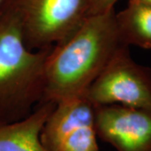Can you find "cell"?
Returning <instances> with one entry per match:
<instances>
[{"instance_id":"6da1fadb","label":"cell","mask_w":151,"mask_h":151,"mask_svg":"<svg viewBox=\"0 0 151 151\" xmlns=\"http://www.w3.org/2000/svg\"><path fill=\"white\" fill-rule=\"evenodd\" d=\"M121 45L114 9L88 15L70 37L51 49L43 102L56 104L84 96Z\"/></svg>"},{"instance_id":"7a4b0ae2","label":"cell","mask_w":151,"mask_h":151,"mask_svg":"<svg viewBox=\"0 0 151 151\" xmlns=\"http://www.w3.org/2000/svg\"><path fill=\"white\" fill-rule=\"evenodd\" d=\"M52 47L29 48L16 15L1 5L0 123L24 119L43 102L45 64Z\"/></svg>"},{"instance_id":"3957f363","label":"cell","mask_w":151,"mask_h":151,"mask_svg":"<svg viewBox=\"0 0 151 151\" xmlns=\"http://www.w3.org/2000/svg\"><path fill=\"white\" fill-rule=\"evenodd\" d=\"M91 0H4L19 23L23 37L31 50L63 42L88 16Z\"/></svg>"},{"instance_id":"277c9868","label":"cell","mask_w":151,"mask_h":151,"mask_svg":"<svg viewBox=\"0 0 151 151\" xmlns=\"http://www.w3.org/2000/svg\"><path fill=\"white\" fill-rule=\"evenodd\" d=\"M85 96L95 106L121 105L151 110V67L137 63L121 45Z\"/></svg>"},{"instance_id":"5b68a950","label":"cell","mask_w":151,"mask_h":151,"mask_svg":"<svg viewBox=\"0 0 151 151\" xmlns=\"http://www.w3.org/2000/svg\"><path fill=\"white\" fill-rule=\"evenodd\" d=\"M95 106L84 95L56 103L40 139L49 151H99Z\"/></svg>"},{"instance_id":"8992f818","label":"cell","mask_w":151,"mask_h":151,"mask_svg":"<svg viewBox=\"0 0 151 151\" xmlns=\"http://www.w3.org/2000/svg\"><path fill=\"white\" fill-rule=\"evenodd\" d=\"M95 125L97 138L116 151H151V110L97 106Z\"/></svg>"},{"instance_id":"52a82bcc","label":"cell","mask_w":151,"mask_h":151,"mask_svg":"<svg viewBox=\"0 0 151 151\" xmlns=\"http://www.w3.org/2000/svg\"><path fill=\"white\" fill-rule=\"evenodd\" d=\"M55 103L42 102L24 119L0 123V151H49L40 133Z\"/></svg>"},{"instance_id":"ba28073f","label":"cell","mask_w":151,"mask_h":151,"mask_svg":"<svg viewBox=\"0 0 151 151\" xmlns=\"http://www.w3.org/2000/svg\"><path fill=\"white\" fill-rule=\"evenodd\" d=\"M116 25L122 45L151 49V6L129 3L116 13Z\"/></svg>"},{"instance_id":"9c48e42d","label":"cell","mask_w":151,"mask_h":151,"mask_svg":"<svg viewBox=\"0 0 151 151\" xmlns=\"http://www.w3.org/2000/svg\"><path fill=\"white\" fill-rule=\"evenodd\" d=\"M119 0H91L88 15L102 14L114 9Z\"/></svg>"},{"instance_id":"30bf717a","label":"cell","mask_w":151,"mask_h":151,"mask_svg":"<svg viewBox=\"0 0 151 151\" xmlns=\"http://www.w3.org/2000/svg\"><path fill=\"white\" fill-rule=\"evenodd\" d=\"M129 3H136V4L151 6V0H129Z\"/></svg>"},{"instance_id":"8fae6325","label":"cell","mask_w":151,"mask_h":151,"mask_svg":"<svg viewBox=\"0 0 151 151\" xmlns=\"http://www.w3.org/2000/svg\"><path fill=\"white\" fill-rule=\"evenodd\" d=\"M4 0H0V7L2 5V4L4 3Z\"/></svg>"}]
</instances>
